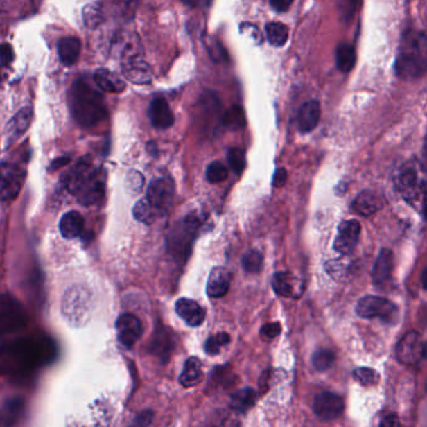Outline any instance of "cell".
<instances>
[{
  "mask_svg": "<svg viewBox=\"0 0 427 427\" xmlns=\"http://www.w3.org/2000/svg\"><path fill=\"white\" fill-rule=\"evenodd\" d=\"M55 346L44 336L24 337L0 346V376L23 377L51 363Z\"/></svg>",
  "mask_w": 427,
  "mask_h": 427,
  "instance_id": "1",
  "label": "cell"
},
{
  "mask_svg": "<svg viewBox=\"0 0 427 427\" xmlns=\"http://www.w3.org/2000/svg\"><path fill=\"white\" fill-rule=\"evenodd\" d=\"M107 184L104 168L94 167L91 157L80 158L62 178L60 186L73 194L83 206H93L103 200Z\"/></svg>",
  "mask_w": 427,
  "mask_h": 427,
  "instance_id": "2",
  "label": "cell"
},
{
  "mask_svg": "<svg viewBox=\"0 0 427 427\" xmlns=\"http://www.w3.org/2000/svg\"><path fill=\"white\" fill-rule=\"evenodd\" d=\"M69 107L74 121L85 128L97 125L107 116L102 94L82 79L71 87Z\"/></svg>",
  "mask_w": 427,
  "mask_h": 427,
  "instance_id": "3",
  "label": "cell"
},
{
  "mask_svg": "<svg viewBox=\"0 0 427 427\" xmlns=\"http://www.w3.org/2000/svg\"><path fill=\"white\" fill-rule=\"evenodd\" d=\"M426 71V38L425 34L408 31L401 40L396 58V73L403 79L420 78Z\"/></svg>",
  "mask_w": 427,
  "mask_h": 427,
  "instance_id": "4",
  "label": "cell"
},
{
  "mask_svg": "<svg viewBox=\"0 0 427 427\" xmlns=\"http://www.w3.org/2000/svg\"><path fill=\"white\" fill-rule=\"evenodd\" d=\"M92 296L83 286H73L63 296L62 313L73 326L85 324L91 316Z\"/></svg>",
  "mask_w": 427,
  "mask_h": 427,
  "instance_id": "5",
  "label": "cell"
},
{
  "mask_svg": "<svg viewBox=\"0 0 427 427\" xmlns=\"http://www.w3.org/2000/svg\"><path fill=\"white\" fill-rule=\"evenodd\" d=\"M124 77L134 85H148L152 80V71L143 58L142 49L138 42H132L124 48L122 57Z\"/></svg>",
  "mask_w": 427,
  "mask_h": 427,
  "instance_id": "6",
  "label": "cell"
},
{
  "mask_svg": "<svg viewBox=\"0 0 427 427\" xmlns=\"http://www.w3.org/2000/svg\"><path fill=\"white\" fill-rule=\"evenodd\" d=\"M26 313L10 295L0 296V337L12 335L26 327Z\"/></svg>",
  "mask_w": 427,
  "mask_h": 427,
  "instance_id": "7",
  "label": "cell"
},
{
  "mask_svg": "<svg viewBox=\"0 0 427 427\" xmlns=\"http://www.w3.org/2000/svg\"><path fill=\"white\" fill-rule=\"evenodd\" d=\"M397 306L387 298L378 296H365L356 304V313L361 318H380L386 324H395L397 320Z\"/></svg>",
  "mask_w": 427,
  "mask_h": 427,
  "instance_id": "8",
  "label": "cell"
},
{
  "mask_svg": "<svg viewBox=\"0 0 427 427\" xmlns=\"http://www.w3.org/2000/svg\"><path fill=\"white\" fill-rule=\"evenodd\" d=\"M396 188L402 197L410 202L420 201L424 206L425 200V180H420L419 171L414 164L408 163L402 167L395 180Z\"/></svg>",
  "mask_w": 427,
  "mask_h": 427,
  "instance_id": "9",
  "label": "cell"
},
{
  "mask_svg": "<svg viewBox=\"0 0 427 427\" xmlns=\"http://www.w3.org/2000/svg\"><path fill=\"white\" fill-rule=\"evenodd\" d=\"M197 228H198V220L193 217H186L181 223L175 225L168 237L169 252L177 259L178 257L186 259Z\"/></svg>",
  "mask_w": 427,
  "mask_h": 427,
  "instance_id": "10",
  "label": "cell"
},
{
  "mask_svg": "<svg viewBox=\"0 0 427 427\" xmlns=\"http://www.w3.org/2000/svg\"><path fill=\"white\" fill-rule=\"evenodd\" d=\"M26 180V171L13 162L0 164V202L13 201L18 197Z\"/></svg>",
  "mask_w": 427,
  "mask_h": 427,
  "instance_id": "11",
  "label": "cell"
},
{
  "mask_svg": "<svg viewBox=\"0 0 427 427\" xmlns=\"http://www.w3.org/2000/svg\"><path fill=\"white\" fill-rule=\"evenodd\" d=\"M396 357L403 365H417L426 358V343L416 331H410L396 345Z\"/></svg>",
  "mask_w": 427,
  "mask_h": 427,
  "instance_id": "12",
  "label": "cell"
},
{
  "mask_svg": "<svg viewBox=\"0 0 427 427\" xmlns=\"http://www.w3.org/2000/svg\"><path fill=\"white\" fill-rule=\"evenodd\" d=\"M146 198L158 212L166 214L175 198V182L167 177L157 178L149 184Z\"/></svg>",
  "mask_w": 427,
  "mask_h": 427,
  "instance_id": "13",
  "label": "cell"
},
{
  "mask_svg": "<svg viewBox=\"0 0 427 427\" xmlns=\"http://www.w3.org/2000/svg\"><path fill=\"white\" fill-rule=\"evenodd\" d=\"M312 410L320 420H335L342 414L345 410V401L341 396L337 395L335 392L322 391L315 396Z\"/></svg>",
  "mask_w": 427,
  "mask_h": 427,
  "instance_id": "14",
  "label": "cell"
},
{
  "mask_svg": "<svg viewBox=\"0 0 427 427\" xmlns=\"http://www.w3.org/2000/svg\"><path fill=\"white\" fill-rule=\"evenodd\" d=\"M361 233V225L356 220H343L338 226L336 240H335V250L341 254H351L356 248Z\"/></svg>",
  "mask_w": 427,
  "mask_h": 427,
  "instance_id": "15",
  "label": "cell"
},
{
  "mask_svg": "<svg viewBox=\"0 0 427 427\" xmlns=\"http://www.w3.org/2000/svg\"><path fill=\"white\" fill-rule=\"evenodd\" d=\"M116 327L118 341L122 343L125 349H132L142 336V322L134 315L124 313L118 318Z\"/></svg>",
  "mask_w": 427,
  "mask_h": 427,
  "instance_id": "16",
  "label": "cell"
},
{
  "mask_svg": "<svg viewBox=\"0 0 427 427\" xmlns=\"http://www.w3.org/2000/svg\"><path fill=\"white\" fill-rule=\"evenodd\" d=\"M272 287L281 297L297 298L302 293L304 286L290 272H277L272 279Z\"/></svg>",
  "mask_w": 427,
  "mask_h": 427,
  "instance_id": "17",
  "label": "cell"
},
{
  "mask_svg": "<svg viewBox=\"0 0 427 427\" xmlns=\"http://www.w3.org/2000/svg\"><path fill=\"white\" fill-rule=\"evenodd\" d=\"M149 118L153 127L158 130H168L175 123V116L167 101L162 97H157L149 105Z\"/></svg>",
  "mask_w": 427,
  "mask_h": 427,
  "instance_id": "18",
  "label": "cell"
},
{
  "mask_svg": "<svg viewBox=\"0 0 427 427\" xmlns=\"http://www.w3.org/2000/svg\"><path fill=\"white\" fill-rule=\"evenodd\" d=\"M175 312L191 327H198L204 322L206 311L193 299L181 298L175 304Z\"/></svg>",
  "mask_w": 427,
  "mask_h": 427,
  "instance_id": "19",
  "label": "cell"
},
{
  "mask_svg": "<svg viewBox=\"0 0 427 427\" xmlns=\"http://www.w3.org/2000/svg\"><path fill=\"white\" fill-rule=\"evenodd\" d=\"M33 119V110L31 107H26L20 110L15 116L9 121L6 127V143L10 146L12 143L18 141L20 137L26 133L31 127Z\"/></svg>",
  "mask_w": 427,
  "mask_h": 427,
  "instance_id": "20",
  "label": "cell"
},
{
  "mask_svg": "<svg viewBox=\"0 0 427 427\" xmlns=\"http://www.w3.org/2000/svg\"><path fill=\"white\" fill-rule=\"evenodd\" d=\"M321 118V104L312 99L299 108L297 113V127L302 133H310L317 127Z\"/></svg>",
  "mask_w": 427,
  "mask_h": 427,
  "instance_id": "21",
  "label": "cell"
},
{
  "mask_svg": "<svg viewBox=\"0 0 427 427\" xmlns=\"http://www.w3.org/2000/svg\"><path fill=\"white\" fill-rule=\"evenodd\" d=\"M231 286V273L225 267H214L209 273L207 282V295L211 298L226 296Z\"/></svg>",
  "mask_w": 427,
  "mask_h": 427,
  "instance_id": "22",
  "label": "cell"
},
{
  "mask_svg": "<svg viewBox=\"0 0 427 427\" xmlns=\"http://www.w3.org/2000/svg\"><path fill=\"white\" fill-rule=\"evenodd\" d=\"M394 271V253L390 250L383 248L378 253L376 259L375 265L372 268V281L375 285H383L391 279Z\"/></svg>",
  "mask_w": 427,
  "mask_h": 427,
  "instance_id": "23",
  "label": "cell"
},
{
  "mask_svg": "<svg viewBox=\"0 0 427 427\" xmlns=\"http://www.w3.org/2000/svg\"><path fill=\"white\" fill-rule=\"evenodd\" d=\"M383 207L378 194L372 191H363L352 203V209L363 217H369L378 212Z\"/></svg>",
  "mask_w": 427,
  "mask_h": 427,
  "instance_id": "24",
  "label": "cell"
},
{
  "mask_svg": "<svg viewBox=\"0 0 427 427\" xmlns=\"http://www.w3.org/2000/svg\"><path fill=\"white\" fill-rule=\"evenodd\" d=\"M59 231L67 240L77 238L85 231V218L76 211L67 212L60 218Z\"/></svg>",
  "mask_w": 427,
  "mask_h": 427,
  "instance_id": "25",
  "label": "cell"
},
{
  "mask_svg": "<svg viewBox=\"0 0 427 427\" xmlns=\"http://www.w3.org/2000/svg\"><path fill=\"white\" fill-rule=\"evenodd\" d=\"M257 401V392L251 387L241 388L229 397V408L237 414H246Z\"/></svg>",
  "mask_w": 427,
  "mask_h": 427,
  "instance_id": "26",
  "label": "cell"
},
{
  "mask_svg": "<svg viewBox=\"0 0 427 427\" xmlns=\"http://www.w3.org/2000/svg\"><path fill=\"white\" fill-rule=\"evenodd\" d=\"M82 51L80 40L76 37H65L59 40L58 55L60 62L67 67L76 64Z\"/></svg>",
  "mask_w": 427,
  "mask_h": 427,
  "instance_id": "27",
  "label": "cell"
},
{
  "mask_svg": "<svg viewBox=\"0 0 427 427\" xmlns=\"http://www.w3.org/2000/svg\"><path fill=\"white\" fill-rule=\"evenodd\" d=\"M202 378H203V371L200 358L189 357L184 363V367L180 376L182 386L186 388L194 387L201 383Z\"/></svg>",
  "mask_w": 427,
  "mask_h": 427,
  "instance_id": "28",
  "label": "cell"
},
{
  "mask_svg": "<svg viewBox=\"0 0 427 427\" xmlns=\"http://www.w3.org/2000/svg\"><path fill=\"white\" fill-rule=\"evenodd\" d=\"M94 82L98 87L108 93H121L125 88V83L122 78L118 77L116 73L108 71L105 68H99L94 73Z\"/></svg>",
  "mask_w": 427,
  "mask_h": 427,
  "instance_id": "29",
  "label": "cell"
},
{
  "mask_svg": "<svg viewBox=\"0 0 427 427\" xmlns=\"http://www.w3.org/2000/svg\"><path fill=\"white\" fill-rule=\"evenodd\" d=\"M152 346L155 355L163 357L164 361H168L169 355L172 349H175V337L171 333V331L161 329L157 332L155 342Z\"/></svg>",
  "mask_w": 427,
  "mask_h": 427,
  "instance_id": "30",
  "label": "cell"
},
{
  "mask_svg": "<svg viewBox=\"0 0 427 427\" xmlns=\"http://www.w3.org/2000/svg\"><path fill=\"white\" fill-rule=\"evenodd\" d=\"M336 64L337 68L342 73H349L352 71L356 64L355 48L347 43H342L337 46Z\"/></svg>",
  "mask_w": 427,
  "mask_h": 427,
  "instance_id": "31",
  "label": "cell"
},
{
  "mask_svg": "<svg viewBox=\"0 0 427 427\" xmlns=\"http://www.w3.org/2000/svg\"><path fill=\"white\" fill-rule=\"evenodd\" d=\"M161 212H158L148 201L147 198H143L139 202H137L136 206L133 208V216L137 220L146 223V225H152L155 223L157 218L161 216Z\"/></svg>",
  "mask_w": 427,
  "mask_h": 427,
  "instance_id": "32",
  "label": "cell"
},
{
  "mask_svg": "<svg viewBox=\"0 0 427 427\" xmlns=\"http://www.w3.org/2000/svg\"><path fill=\"white\" fill-rule=\"evenodd\" d=\"M267 39L273 46H284L288 39V28L282 23H270L265 26Z\"/></svg>",
  "mask_w": 427,
  "mask_h": 427,
  "instance_id": "33",
  "label": "cell"
},
{
  "mask_svg": "<svg viewBox=\"0 0 427 427\" xmlns=\"http://www.w3.org/2000/svg\"><path fill=\"white\" fill-rule=\"evenodd\" d=\"M223 124L229 130H242L246 127V114L241 107L233 105L223 116Z\"/></svg>",
  "mask_w": 427,
  "mask_h": 427,
  "instance_id": "34",
  "label": "cell"
},
{
  "mask_svg": "<svg viewBox=\"0 0 427 427\" xmlns=\"http://www.w3.org/2000/svg\"><path fill=\"white\" fill-rule=\"evenodd\" d=\"M83 19L89 29H96L103 21V10L101 3H91L83 9Z\"/></svg>",
  "mask_w": 427,
  "mask_h": 427,
  "instance_id": "35",
  "label": "cell"
},
{
  "mask_svg": "<svg viewBox=\"0 0 427 427\" xmlns=\"http://www.w3.org/2000/svg\"><path fill=\"white\" fill-rule=\"evenodd\" d=\"M335 352L329 349H320L312 356V365L317 371H326L335 363Z\"/></svg>",
  "mask_w": 427,
  "mask_h": 427,
  "instance_id": "36",
  "label": "cell"
},
{
  "mask_svg": "<svg viewBox=\"0 0 427 427\" xmlns=\"http://www.w3.org/2000/svg\"><path fill=\"white\" fill-rule=\"evenodd\" d=\"M242 265L248 273H259L263 267V254L257 250H251L243 254Z\"/></svg>",
  "mask_w": 427,
  "mask_h": 427,
  "instance_id": "37",
  "label": "cell"
},
{
  "mask_svg": "<svg viewBox=\"0 0 427 427\" xmlns=\"http://www.w3.org/2000/svg\"><path fill=\"white\" fill-rule=\"evenodd\" d=\"M231 341V337L226 332H220L217 335L209 337L206 343H204V351L208 355L214 356V355H218L220 352V349H223L225 346H227Z\"/></svg>",
  "mask_w": 427,
  "mask_h": 427,
  "instance_id": "38",
  "label": "cell"
},
{
  "mask_svg": "<svg viewBox=\"0 0 427 427\" xmlns=\"http://www.w3.org/2000/svg\"><path fill=\"white\" fill-rule=\"evenodd\" d=\"M228 164L236 175H241L246 167V155L245 152L240 148H231L227 155Z\"/></svg>",
  "mask_w": 427,
  "mask_h": 427,
  "instance_id": "39",
  "label": "cell"
},
{
  "mask_svg": "<svg viewBox=\"0 0 427 427\" xmlns=\"http://www.w3.org/2000/svg\"><path fill=\"white\" fill-rule=\"evenodd\" d=\"M206 177L209 183H220L225 181L228 177V171L223 163L216 162L209 163L208 164L207 171H206Z\"/></svg>",
  "mask_w": 427,
  "mask_h": 427,
  "instance_id": "40",
  "label": "cell"
},
{
  "mask_svg": "<svg viewBox=\"0 0 427 427\" xmlns=\"http://www.w3.org/2000/svg\"><path fill=\"white\" fill-rule=\"evenodd\" d=\"M354 377L363 386H374L380 380L378 374L376 372L375 369H369V367H358V369H355Z\"/></svg>",
  "mask_w": 427,
  "mask_h": 427,
  "instance_id": "41",
  "label": "cell"
},
{
  "mask_svg": "<svg viewBox=\"0 0 427 427\" xmlns=\"http://www.w3.org/2000/svg\"><path fill=\"white\" fill-rule=\"evenodd\" d=\"M125 183H127V188L130 189V192L133 193H138L143 187V175L138 172V171H130V173L127 175L125 178Z\"/></svg>",
  "mask_w": 427,
  "mask_h": 427,
  "instance_id": "42",
  "label": "cell"
},
{
  "mask_svg": "<svg viewBox=\"0 0 427 427\" xmlns=\"http://www.w3.org/2000/svg\"><path fill=\"white\" fill-rule=\"evenodd\" d=\"M13 59V48L9 44H0V71L9 68Z\"/></svg>",
  "mask_w": 427,
  "mask_h": 427,
  "instance_id": "43",
  "label": "cell"
},
{
  "mask_svg": "<svg viewBox=\"0 0 427 427\" xmlns=\"http://www.w3.org/2000/svg\"><path fill=\"white\" fill-rule=\"evenodd\" d=\"M259 333L265 341H272L281 333V324L279 322L263 324L262 329L259 331Z\"/></svg>",
  "mask_w": 427,
  "mask_h": 427,
  "instance_id": "44",
  "label": "cell"
},
{
  "mask_svg": "<svg viewBox=\"0 0 427 427\" xmlns=\"http://www.w3.org/2000/svg\"><path fill=\"white\" fill-rule=\"evenodd\" d=\"M153 416H155L153 411L146 410L137 416L130 427H149L152 425Z\"/></svg>",
  "mask_w": 427,
  "mask_h": 427,
  "instance_id": "45",
  "label": "cell"
},
{
  "mask_svg": "<svg viewBox=\"0 0 427 427\" xmlns=\"http://www.w3.org/2000/svg\"><path fill=\"white\" fill-rule=\"evenodd\" d=\"M237 422L236 421L231 420L228 416L225 417H218L217 420L212 421V422H208L207 425L204 427H237Z\"/></svg>",
  "mask_w": 427,
  "mask_h": 427,
  "instance_id": "46",
  "label": "cell"
},
{
  "mask_svg": "<svg viewBox=\"0 0 427 427\" xmlns=\"http://www.w3.org/2000/svg\"><path fill=\"white\" fill-rule=\"evenodd\" d=\"M286 181H287V171L285 168L277 169L273 175V180H272L273 187H284Z\"/></svg>",
  "mask_w": 427,
  "mask_h": 427,
  "instance_id": "47",
  "label": "cell"
},
{
  "mask_svg": "<svg viewBox=\"0 0 427 427\" xmlns=\"http://www.w3.org/2000/svg\"><path fill=\"white\" fill-rule=\"evenodd\" d=\"M378 427H400V421L395 414H388L383 416Z\"/></svg>",
  "mask_w": 427,
  "mask_h": 427,
  "instance_id": "48",
  "label": "cell"
},
{
  "mask_svg": "<svg viewBox=\"0 0 427 427\" xmlns=\"http://www.w3.org/2000/svg\"><path fill=\"white\" fill-rule=\"evenodd\" d=\"M270 6H271L276 12H286L288 10V8L291 7V0H272L270 1Z\"/></svg>",
  "mask_w": 427,
  "mask_h": 427,
  "instance_id": "49",
  "label": "cell"
},
{
  "mask_svg": "<svg viewBox=\"0 0 427 427\" xmlns=\"http://www.w3.org/2000/svg\"><path fill=\"white\" fill-rule=\"evenodd\" d=\"M68 162H69V158H62V159L59 158V159H55V161H54V163H53L52 168L57 169L59 168V167H63V166H64V164H67V163Z\"/></svg>",
  "mask_w": 427,
  "mask_h": 427,
  "instance_id": "50",
  "label": "cell"
}]
</instances>
